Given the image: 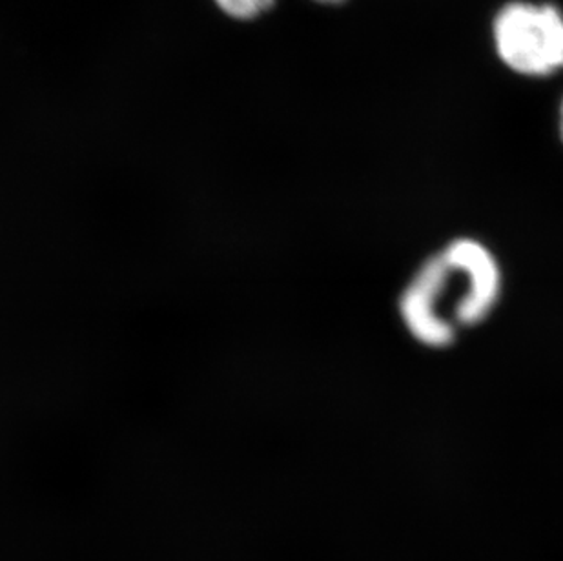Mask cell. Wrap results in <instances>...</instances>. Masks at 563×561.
<instances>
[{
  "label": "cell",
  "mask_w": 563,
  "mask_h": 561,
  "mask_svg": "<svg viewBox=\"0 0 563 561\" xmlns=\"http://www.w3.org/2000/svg\"><path fill=\"white\" fill-rule=\"evenodd\" d=\"M451 290V266L443 254H438L420 266L399 299L405 327L412 338L431 349L449 346L456 338V324L445 310Z\"/></svg>",
  "instance_id": "3957f363"
},
{
  "label": "cell",
  "mask_w": 563,
  "mask_h": 561,
  "mask_svg": "<svg viewBox=\"0 0 563 561\" xmlns=\"http://www.w3.org/2000/svg\"><path fill=\"white\" fill-rule=\"evenodd\" d=\"M224 15L234 21H255L276 4V0H213Z\"/></svg>",
  "instance_id": "277c9868"
},
{
  "label": "cell",
  "mask_w": 563,
  "mask_h": 561,
  "mask_svg": "<svg viewBox=\"0 0 563 561\" xmlns=\"http://www.w3.org/2000/svg\"><path fill=\"white\" fill-rule=\"evenodd\" d=\"M560 133H562V139H563V102H562V110H560Z\"/></svg>",
  "instance_id": "8992f818"
},
{
  "label": "cell",
  "mask_w": 563,
  "mask_h": 561,
  "mask_svg": "<svg viewBox=\"0 0 563 561\" xmlns=\"http://www.w3.org/2000/svg\"><path fill=\"white\" fill-rule=\"evenodd\" d=\"M319 4H340L343 0H316Z\"/></svg>",
  "instance_id": "5b68a950"
},
{
  "label": "cell",
  "mask_w": 563,
  "mask_h": 561,
  "mask_svg": "<svg viewBox=\"0 0 563 561\" xmlns=\"http://www.w3.org/2000/svg\"><path fill=\"white\" fill-rule=\"evenodd\" d=\"M452 271L456 305L452 319L457 327L478 324L495 310L501 294L498 261L485 244L463 238L452 241L443 252Z\"/></svg>",
  "instance_id": "7a4b0ae2"
},
{
  "label": "cell",
  "mask_w": 563,
  "mask_h": 561,
  "mask_svg": "<svg viewBox=\"0 0 563 561\" xmlns=\"http://www.w3.org/2000/svg\"><path fill=\"white\" fill-rule=\"evenodd\" d=\"M495 41L501 61L518 74L545 77L563 68V16L554 6H505Z\"/></svg>",
  "instance_id": "6da1fadb"
}]
</instances>
